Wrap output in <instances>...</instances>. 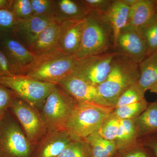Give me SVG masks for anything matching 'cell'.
<instances>
[{"mask_svg":"<svg viewBox=\"0 0 157 157\" xmlns=\"http://www.w3.org/2000/svg\"><path fill=\"white\" fill-rule=\"evenodd\" d=\"M90 11L105 14L109 10L113 0H82Z\"/></svg>","mask_w":157,"mask_h":157,"instance_id":"cell-33","label":"cell"},{"mask_svg":"<svg viewBox=\"0 0 157 157\" xmlns=\"http://www.w3.org/2000/svg\"><path fill=\"white\" fill-rule=\"evenodd\" d=\"M140 76L139 64L117 54L106 80L98 86V91L109 107L114 108L121 95L138 82Z\"/></svg>","mask_w":157,"mask_h":157,"instance_id":"cell-1","label":"cell"},{"mask_svg":"<svg viewBox=\"0 0 157 157\" xmlns=\"http://www.w3.org/2000/svg\"><path fill=\"white\" fill-rule=\"evenodd\" d=\"M113 108L89 103H78L65 130L74 140L84 139L98 132Z\"/></svg>","mask_w":157,"mask_h":157,"instance_id":"cell-4","label":"cell"},{"mask_svg":"<svg viewBox=\"0 0 157 157\" xmlns=\"http://www.w3.org/2000/svg\"><path fill=\"white\" fill-rule=\"evenodd\" d=\"M130 9L123 0H113L109 10L104 14L113 31L114 45L120 32L128 25Z\"/></svg>","mask_w":157,"mask_h":157,"instance_id":"cell-20","label":"cell"},{"mask_svg":"<svg viewBox=\"0 0 157 157\" xmlns=\"http://www.w3.org/2000/svg\"><path fill=\"white\" fill-rule=\"evenodd\" d=\"M113 31L104 14L90 11L86 17L77 58L114 51Z\"/></svg>","mask_w":157,"mask_h":157,"instance_id":"cell-3","label":"cell"},{"mask_svg":"<svg viewBox=\"0 0 157 157\" xmlns=\"http://www.w3.org/2000/svg\"><path fill=\"white\" fill-rule=\"evenodd\" d=\"M117 55L112 51L77 58L70 74L98 87L106 80Z\"/></svg>","mask_w":157,"mask_h":157,"instance_id":"cell-8","label":"cell"},{"mask_svg":"<svg viewBox=\"0 0 157 157\" xmlns=\"http://www.w3.org/2000/svg\"><path fill=\"white\" fill-rule=\"evenodd\" d=\"M148 104L144 98L136 103L113 108L111 113L121 119L133 121L145 110Z\"/></svg>","mask_w":157,"mask_h":157,"instance_id":"cell-24","label":"cell"},{"mask_svg":"<svg viewBox=\"0 0 157 157\" xmlns=\"http://www.w3.org/2000/svg\"><path fill=\"white\" fill-rule=\"evenodd\" d=\"M33 16L53 21L55 0H31Z\"/></svg>","mask_w":157,"mask_h":157,"instance_id":"cell-27","label":"cell"},{"mask_svg":"<svg viewBox=\"0 0 157 157\" xmlns=\"http://www.w3.org/2000/svg\"><path fill=\"white\" fill-rule=\"evenodd\" d=\"M14 0H0V10L11 11Z\"/></svg>","mask_w":157,"mask_h":157,"instance_id":"cell-36","label":"cell"},{"mask_svg":"<svg viewBox=\"0 0 157 157\" xmlns=\"http://www.w3.org/2000/svg\"><path fill=\"white\" fill-rule=\"evenodd\" d=\"M11 11L16 20L33 17L31 0H14Z\"/></svg>","mask_w":157,"mask_h":157,"instance_id":"cell-30","label":"cell"},{"mask_svg":"<svg viewBox=\"0 0 157 157\" xmlns=\"http://www.w3.org/2000/svg\"><path fill=\"white\" fill-rule=\"evenodd\" d=\"M52 21L47 18L36 16L26 19H17L11 32L30 50L39 34Z\"/></svg>","mask_w":157,"mask_h":157,"instance_id":"cell-15","label":"cell"},{"mask_svg":"<svg viewBox=\"0 0 157 157\" xmlns=\"http://www.w3.org/2000/svg\"><path fill=\"white\" fill-rule=\"evenodd\" d=\"M90 11L82 0H55L53 21L61 23L86 18Z\"/></svg>","mask_w":157,"mask_h":157,"instance_id":"cell-17","label":"cell"},{"mask_svg":"<svg viewBox=\"0 0 157 157\" xmlns=\"http://www.w3.org/2000/svg\"><path fill=\"white\" fill-rule=\"evenodd\" d=\"M138 84L146 92L157 82V52L149 55L139 64Z\"/></svg>","mask_w":157,"mask_h":157,"instance_id":"cell-22","label":"cell"},{"mask_svg":"<svg viewBox=\"0 0 157 157\" xmlns=\"http://www.w3.org/2000/svg\"><path fill=\"white\" fill-rule=\"evenodd\" d=\"M98 133L105 139L114 142L118 150L137 140L133 121L121 119L111 112L103 123Z\"/></svg>","mask_w":157,"mask_h":157,"instance_id":"cell-11","label":"cell"},{"mask_svg":"<svg viewBox=\"0 0 157 157\" xmlns=\"http://www.w3.org/2000/svg\"><path fill=\"white\" fill-rule=\"evenodd\" d=\"M114 51L139 64L148 55L145 40L137 27L127 25L120 32L116 41Z\"/></svg>","mask_w":157,"mask_h":157,"instance_id":"cell-10","label":"cell"},{"mask_svg":"<svg viewBox=\"0 0 157 157\" xmlns=\"http://www.w3.org/2000/svg\"><path fill=\"white\" fill-rule=\"evenodd\" d=\"M0 48L17 67L21 75L33 60L34 56L31 51L11 31L0 32Z\"/></svg>","mask_w":157,"mask_h":157,"instance_id":"cell-14","label":"cell"},{"mask_svg":"<svg viewBox=\"0 0 157 157\" xmlns=\"http://www.w3.org/2000/svg\"><path fill=\"white\" fill-rule=\"evenodd\" d=\"M123 1L127 6L131 8L137 2L138 0H123Z\"/></svg>","mask_w":157,"mask_h":157,"instance_id":"cell-37","label":"cell"},{"mask_svg":"<svg viewBox=\"0 0 157 157\" xmlns=\"http://www.w3.org/2000/svg\"><path fill=\"white\" fill-rule=\"evenodd\" d=\"M10 109L24 129L30 143L36 146L48 132L40 111L18 98L13 101Z\"/></svg>","mask_w":157,"mask_h":157,"instance_id":"cell-9","label":"cell"},{"mask_svg":"<svg viewBox=\"0 0 157 157\" xmlns=\"http://www.w3.org/2000/svg\"><path fill=\"white\" fill-rule=\"evenodd\" d=\"M73 140L65 130L48 131L34 148L31 157H56Z\"/></svg>","mask_w":157,"mask_h":157,"instance_id":"cell-16","label":"cell"},{"mask_svg":"<svg viewBox=\"0 0 157 157\" xmlns=\"http://www.w3.org/2000/svg\"><path fill=\"white\" fill-rule=\"evenodd\" d=\"M21 75L20 71L0 48V76Z\"/></svg>","mask_w":157,"mask_h":157,"instance_id":"cell-32","label":"cell"},{"mask_svg":"<svg viewBox=\"0 0 157 157\" xmlns=\"http://www.w3.org/2000/svg\"><path fill=\"white\" fill-rule=\"evenodd\" d=\"M77 57L65 54L58 48L34 56L23 75L36 80L56 84L70 75Z\"/></svg>","mask_w":157,"mask_h":157,"instance_id":"cell-2","label":"cell"},{"mask_svg":"<svg viewBox=\"0 0 157 157\" xmlns=\"http://www.w3.org/2000/svg\"><path fill=\"white\" fill-rule=\"evenodd\" d=\"M60 23L52 21L41 33L32 46L31 52L38 56L58 48Z\"/></svg>","mask_w":157,"mask_h":157,"instance_id":"cell-18","label":"cell"},{"mask_svg":"<svg viewBox=\"0 0 157 157\" xmlns=\"http://www.w3.org/2000/svg\"><path fill=\"white\" fill-rule=\"evenodd\" d=\"M156 13L155 0H138L130 8L128 24L139 27Z\"/></svg>","mask_w":157,"mask_h":157,"instance_id":"cell-21","label":"cell"},{"mask_svg":"<svg viewBox=\"0 0 157 157\" xmlns=\"http://www.w3.org/2000/svg\"><path fill=\"white\" fill-rule=\"evenodd\" d=\"M117 157V156L116 154L115 155H114L113 156V157Z\"/></svg>","mask_w":157,"mask_h":157,"instance_id":"cell-40","label":"cell"},{"mask_svg":"<svg viewBox=\"0 0 157 157\" xmlns=\"http://www.w3.org/2000/svg\"><path fill=\"white\" fill-rule=\"evenodd\" d=\"M133 121L137 140L157 133V100L149 103L145 110Z\"/></svg>","mask_w":157,"mask_h":157,"instance_id":"cell-19","label":"cell"},{"mask_svg":"<svg viewBox=\"0 0 157 157\" xmlns=\"http://www.w3.org/2000/svg\"><path fill=\"white\" fill-rule=\"evenodd\" d=\"M117 157H153L151 152L139 140L120 149L116 153Z\"/></svg>","mask_w":157,"mask_h":157,"instance_id":"cell-29","label":"cell"},{"mask_svg":"<svg viewBox=\"0 0 157 157\" xmlns=\"http://www.w3.org/2000/svg\"><path fill=\"white\" fill-rule=\"evenodd\" d=\"M155 8L156 11V12L157 13V0H155Z\"/></svg>","mask_w":157,"mask_h":157,"instance_id":"cell-39","label":"cell"},{"mask_svg":"<svg viewBox=\"0 0 157 157\" xmlns=\"http://www.w3.org/2000/svg\"><path fill=\"white\" fill-rule=\"evenodd\" d=\"M34 149L8 110L0 117V157H31Z\"/></svg>","mask_w":157,"mask_h":157,"instance_id":"cell-7","label":"cell"},{"mask_svg":"<svg viewBox=\"0 0 157 157\" xmlns=\"http://www.w3.org/2000/svg\"><path fill=\"white\" fill-rule=\"evenodd\" d=\"M84 140L88 144L90 157H112L118 150L114 142L102 137L98 132Z\"/></svg>","mask_w":157,"mask_h":157,"instance_id":"cell-23","label":"cell"},{"mask_svg":"<svg viewBox=\"0 0 157 157\" xmlns=\"http://www.w3.org/2000/svg\"></svg>","mask_w":157,"mask_h":157,"instance_id":"cell-41","label":"cell"},{"mask_svg":"<svg viewBox=\"0 0 157 157\" xmlns=\"http://www.w3.org/2000/svg\"><path fill=\"white\" fill-rule=\"evenodd\" d=\"M56 157H90L88 144L84 139L72 140Z\"/></svg>","mask_w":157,"mask_h":157,"instance_id":"cell-26","label":"cell"},{"mask_svg":"<svg viewBox=\"0 0 157 157\" xmlns=\"http://www.w3.org/2000/svg\"><path fill=\"white\" fill-rule=\"evenodd\" d=\"M17 98L13 91L0 84V117L10 109L13 101Z\"/></svg>","mask_w":157,"mask_h":157,"instance_id":"cell-31","label":"cell"},{"mask_svg":"<svg viewBox=\"0 0 157 157\" xmlns=\"http://www.w3.org/2000/svg\"><path fill=\"white\" fill-rule=\"evenodd\" d=\"M77 104L73 97L56 84L40 111L48 131L64 130Z\"/></svg>","mask_w":157,"mask_h":157,"instance_id":"cell-5","label":"cell"},{"mask_svg":"<svg viewBox=\"0 0 157 157\" xmlns=\"http://www.w3.org/2000/svg\"><path fill=\"white\" fill-rule=\"evenodd\" d=\"M56 84L63 88L78 103H89L112 108L109 107L101 97L97 86L71 74L62 79Z\"/></svg>","mask_w":157,"mask_h":157,"instance_id":"cell-12","label":"cell"},{"mask_svg":"<svg viewBox=\"0 0 157 157\" xmlns=\"http://www.w3.org/2000/svg\"><path fill=\"white\" fill-rule=\"evenodd\" d=\"M16 20L11 11L0 10V32L12 31Z\"/></svg>","mask_w":157,"mask_h":157,"instance_id":"cell-34","label":"cell"},{"mask_svg":"<svg viewBox=\"0 0 157 157\" xmlns=\"http://www.w3.org/2000/svg\"><path fill=\"white\" fill-rule=\"evenodd\" d=\"M145 93L137 82L129 87L121 95L114 108L141 101L145 98Z\"/></svg>","mask_w":157,"mask_h":157,"instance_id":"cell-28","label":"cell"},{"mask_svg":"<svg viewBox=\"0 0 157 157\" xmlns=\"http://www.w3.org/2000/svg\"><path fill=\"white\" fill-rule=\"evenodd\" d=\"M150 91L151 92L155 93L157 94V82L151 88Z\"/></svg>","mask_w":157,"mask_h":157,"instance_id":"cell-38","label":"cell"},{"mask_svg":"<svg viewBox=\"0 0 157 157\" xmlns=\"http://www.w3.org/2000/svg\"><path fill=\"white\" fill-rule=\"evenodd\" d=\"M144 145L152 155L157 157V133L137 139Z\"/></svg>","mask_w":157,"mask_h":157,"instance_id":"cell-35","label":"cell"},{"mask_svg":"<svg viewBox=\"0 0 157 157\" xmlns=\"http://www.w3.org/2000/svg\"><path fill=\"white\" fill-rule=\"evenodd\" d=\"M86 25V18L66 21L60 23L58 48L67 55L78 53Z\"/></svg>","mask_w":157,"mask_h":157,"instance_id":"cell-13","label":"cell"},{"mask_svg":"<svg viewBox=\"0 0 157 157\" xmlns=\"http://www.w3.org/2000/svg\"><path fill=\"white\" fill-rule=\"evenodd\" d=\"M0 84L40 111L56 84L36 80L23 75L0 76Z\"/></svg>","mask_w":157,"mask_h":157,"instance_id":"cell-6","label":"cell"},{"mask_svg":"<svg viewBox=\"0 0 157 157\" xmlns=\"http://www.w3.org/2000/svg\"><path fill=\"white\" fill-rule=\"evenodd\" d=\"M138 28L147 45L148 55L157 52V13L145 24Z\"/></svg>","mask_w":157,"mask_h":157,"instance_id":"cell-25","label":"cell"}]
</instances>
